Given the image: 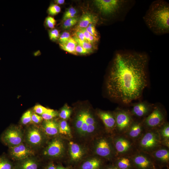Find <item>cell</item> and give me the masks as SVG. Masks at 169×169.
Segmentation results:
<instances>
[{
  "label": "cell",
  "mask_w": 169,
  "mask_h": 169,
  "mask_svg": "<svg viewBox=\"0 0 169 169\" xmlns=\"http://www.w3.org/2000/svg\"><path fill=\"white\" fill-rule=\"evenodd\" d=\"M32 114L31 110H28L23 114L21 118V122L22 124L26 125L32 122Z\"/></svg>",
  "instance_id": "obj_35"
},
{
  "label": "cell",
  "mask_w": 169,
  "mask_h": 169,
  "mask_svg": "<svg viewBox=\"0 0 169 169\" xmlns=\"http://www.w3.org/2000/svg\"><path fill=\"white\" fill-rule=\"evenodd\" d=\"M57 136L48 144L43 151L46 158L50 159H60L67 156L68 140H64Z\"/></svg>",
  "instance_id": "obj_7"
},
{
  "label": "cell",
  "mask_w": 169,
  "mask_h": 169,
  "mask_svg": "<svg viewBox=\"0 0 169 169\" xmlns=\"http://www.w3.org/2000/svg\"><path fill=\"white\" fill-rule=\"evenodd\" d=\"M60 11V7L58 5L55 4H51L47 10L48 13L51 16L56 15L59 13Z\"/></svg>",
  "instance_id": "obj_36"
},
{
  "label": "cell",
  "mask_w": 169,
  "mask_h": 169,
  "mask_svg": "<svg viewBox=\"0 0 169 169\" xmlns=\"http://www.w3.org/2000/svg\"><path fill=\"white\" fill-rule=\"evenodd\" d=\"M14 165V169H38L39 162L32 156L17 161Z\"/></svg>",
  "instance_id": "obj_21"
},
{
  "label": "cell",
  "mask_w": 169,
  "mask_h": 169,
  "mask_svg": "<svg viewBox=\"0 0 169 169\" xmlns=\"http://www.w3.org/2000/svg\"><path fill=\"white\" fill-rule=\"evenodd\" d=\"M133 1L95 0V5L101 14L105 17L115 16L122 20L133 5Z\"/></svg>",
  "instance_id": "obj_5"
},
{
  "label": "cell",
  "mask_w": 169,
  "mask_h": 169,
  "mask_svg": "<svg viewBox=\"0 0 169 169\" xmlns=\"http://www.w3.org/2000/svg\"><path fill=\"white\" fill-rule=\"evenodd\" d=\"M143 120L134 119L130 127L124 134L135 142L146 131L143 125Z\"/></svg>",
  "instance_id": "obj_20"
},
{
  "label": "cell",
  "mask_w": 169,
  "mask_h": 169,
  "mask_svg": "<svg viewBox=\"0 0 169 169\" xmlns=\"http://www.w3.org/2000/svg\"><path fill=\"white\" fill-rule=\"evenodd\" d=\"M59 44L60 47L64 50L74 55H77L75 51V48L78 44L73 37H71L65 44Z\"/></svg>",
  "instance_id": "obj_27"
},
{
  "label": "cell",
  "mask_w": 169,
  "mask_h": 169,
  "mask_svg": "<svg viewBox=\"0 0 169 169\" xmlns=\"http://www.w3.org/2000/svg\"><path fill=\"white\" fill-rule=\"evenodd\" d=\"M71 37L70 33L69 32H64L60 35L58 39L59 44H64L66 43Z\"/></svg>",
  "instance_id": "obj_39"
},
{
  "label": "cell",
  "mask_w": 169,
  "mask_h": 169,
  "mask_svg": "<svg viewBox=\"0 0 169 169\" xmlns=\"http://www.w3.org/2000/svg\"><path fill=\"white\" fill-rule=\"evenodd\" d=\"M155 104L144 101L131 104L127 109L134 119H143L152 111Z\"/></svg>",
  "instance_id": "obj_14"
},
{
  "label": "cell",
  "mask_w": 169,
  "mask_h": 169,
  "mask_svg": "<svg viewBox=\"0 0 169 169\" xmlns=\"http://www.w3.org/2000/svg\"><path fill=\"white\" fill-rule=\"evenodd\" d=\"M0 169H14V165L5 156H0Z\"/></svg>",
  "instance_id": "obj_29"
},
{
  "label": "cell",
  "mask_w": 169,
  "mask_h": 169,
  "mask_svg": "<svg viewBox=\"0 0 169 169\" xmlns=\"http://www.w3.org/2000/svg\"><path fill=\"white\" fill-rule=\"evenodd\" d=\"M167 113L165 109L159 104H155L150 114L143 119V123L146 131L157 129L167 122Z\"/></svg>",
  "instance_id": "obj_9"
},
{
  "label": "cell",
  "mask_w": 169,
  "mask_h": 169,
  "mask_svg": "<svg viewBox=\"0 0 169 169\" xmlns=\"http://www.w3.org/2000/svg\"><path fill=\"white\" fill-rule=\"evenodd\" d=\"M75 51L77 54H87L92 53V51L85 49L78 44L75 48Z\"/></svg>",
  "instance_id": "obj_42"
},
{
  "label": "cell",
  "mask_w": 169,
  "mask_h": 169,
  "mask_svg": "<svg viewBox=\"0 0 169 169\" xmlns=\"http://www.w3.org/2000/svg\"><path fill=\"white\" fill-rule=\"evenodd\" d=\"M73 35V36L76 37L81 40L87 42L84 34L78 30L75 29Z\"/></svg>",
  "instance_id": "obj_44"
},
{
  "label": "cell",
  "mask_w": 169,
  "mask_h": 169,
  "mask_svg": "<svg viewBox=\"0 0 169 169\" xmlns=\"http://www.w3.org/2000/svg\"><path fill=\"white\" fill-rule=\"evenodd\" d=\"M77 13V10L72 7H70L67 9L64 13L62 20L63 21L65 20L76 17Z\"/></svg>",
  "instance_id": "obj_34"
},
{
  "label": "cell",
  "mask_w": 169,
  "mask_h": 169,
  "mask_svg": "<svg viewBox=\"0 0 169 169\" xmlns=\"http://www.w3.org/2000/svg\"><path fill=\"white\" fill-rule=\"evenodd\" d=\"M58 123L59 133L68 140H72V136L69 125L65 120H61Z\"/></svg>",
  "instance_id": "obj_26"
},
{
  "label": "cell",
  "mask_w": 169,
  "mask_h": 169,
  "mask_svg": "<svg viewBox=\"0 0 169 169\" xmlns=\"http://www.w3.org/2000/svg\"><path fill=\"white\" fill-rule=\"evenodd\" d=\"M167 169H169V168H167Z\"/></svg>",
  "instance_id": "obj_50"
},
{
  "label": "cell",
  "mask_w": 169,
  "mask_h": 169,
  "mask_svg": "<svg viewBox=\"0 0 169 169\" xmlns=\"http://www.w3.org/2000/svg\"><path fill=\"white\" fill-rule=\"evenodd\" d=\"M104 169H119L112 163L110 162V163L106 165Z\"/></svg>",
  "instance_id": "obj_45"
},
{
  "label": "cell",
  "mask_w": 169,
  "mask_h": 169,
  "mask_svg": "<svg viewBox=\"0 0 169 169\" xmlns=\"http://www.w3.org/2000/svg\"><path fill=\"white\" fill-rule=\"evenodd\" d=\"M70 126L72 140L87 146L96 137L106 132L100 118L88 110L79 111Z\"/></svg>",
  "instance_id": "obj_2"
},
{
  "label": "cell",
  "mask_w": 169,
  "mask_h": 169,
  "mask_svg": "<svg viewBox=\"0 0 169 169\" xmlns=\"http://www.w3.org/2000/svg\"><path fill=\"white\" fill-rule=\"evenodd\" d=\"M96 114L102 122L106 131L111 135L114 133L115 125V119L114 113L109 111L98 110Z\"/></svg>",
  "instance_id": "obj_19"
},
{
  "label": "cell",
  "mask_w": 169,
  "mask_h": 169,
  "mask_svg": "<svg viewBox=\"0 0 169 169\" xmlns=\"http://www.w3.org/2000/svg\"><path fill=\"white\" fill-rule=\"evenodd\" d=\"M9 152L11 158L17 161L32 156L34 153L30 148L23 143L9 147Z\"/></svg>",
  "instance_id": "obj_18"
},
{
  "label": "cell",
  "mask_w": 169,
  "mask_h": 169,
  "mask_svg": "<svg viewBox=\"0 0 169 169\" xmlns=\"http://www.w3.org/2000/svg\"><path fill=\"white\" fill-rule=\"evenodd\" d=\"M41 116H39L35 113H32L31 117L32 122L36 124H38L43 120Z\"/></svg>",
  "instance_id": "obj_43"
},
{
  "label": "cell",
  "mask_w": 169,
  "mask_h": 169,
  "mask_svg": "<svg viewBox=\"0 0 169 169\" xmlns=\"http://www.w3.org/2000/svg\"><path fill=\"white\" fill-rule=\"evenodd\" d=\"M79 18L75 17L70 18L63 21L62 27L64 29H68L72 28L78 22Z\"/></svg>",
  "instance_id": "obj_30"
},
{
  "label": "cell",
  "mask_w": 169,
  "mask_h": 169,
  "mask_svg": "<svg viewBox=\"0 0 169 169\" xmlns=\"http://www.w3.org/2000/svg\"><path fill=\"white\" fill-rule=\"evenodd\" d=\"M134 169H156V166L151 155L137 151L131 156Z\"/></svg>",
  "instance_id": "obj_13"
},
{
  "label": "cell",
  "mask_w": 169,
  "mask_h": 169,
  "mask_svg": "<svg viewBox=\"0 0 169 169\" xmlns=\"http://www.w3.org/2000/svg\"><path fill=\"white\" fill-rule=\"evenodd\" d=\"M90 154L88 146L72 140H68L66 157L69 166L75 167Z\"/></svg>",
  "instance_id": "obj_8"
},
{
  "label": "cell",
  "mask_w": 169,
  "mask_h": 169,
  "mask_svg": "<svg viewBox=\"0 0 169 169\" xmlns=\"http://www.w3.org/2000/svg\"><path fill=\"white\" fill-rule=\"evenodd\" d=\"M149 60L145 53L117 52L106 81V89L110 97L127 106L140 99L148 84Z\"/></svg>",
  "instance_id": "obj_1"
},
{
  "label": "cell",
  "mask_w": 169,
  "mask_h": 169,
  "mask_svg": "<svg viewBox=\"0 0 169 169\" xmlns=\"http://www.w3.org/2000/svg\"><path fill=\"white\" fill-rule=\"evenodd\" d=\"M42 130L49 136H56L59 134L58 123L53 120H44L42 124Z\"/></svg>",
  "instance_id": "obj_22"
},
{
  "label": "cell",
  "mask_w": 169,
  "mask_h": 169,
  "mask_svg": "<svg viewBox=\"0 0 169 169\" xmlns=\"http://www.w3.org/2000/svg\"><path fill=\"white\" fill-rule=\"evenodd\" d=\"M49 35L50 39L54 41L58 40L60 36L59 30L54 28L49 31Z\"/></svg>",
  "instance_id": "obj_40"
},
{
  "label": "cell",
  "mask_w": 169,
  "mask_h": 169,
  "mask_svg": "<svg viewBox=\"0 0 169 169\" xmlns=\"http://www.w3.org/2000/svg\"><path fill=\"white\" fill-rule=\"evenodd\" d=\"M107 161L97 156L90 154L76 166L74 169H104Z\"/></svg>",
  "instance_id": "obj_15"
},
{
  "label": "cell",
  "mask_w": 169,
  "mask_h": 169,
  "mask_svg": "<svg viewBox=\"0 0 169 169\" xmlns=\"http://www.w3.org/2000/svg\"><path fill=\"white\" fill-rule=\"evenodd\" d=\"M45 135L42 130L36 126H32L29 128L27 131L26 141L31 146H39L44 142Z\"/></svg>",
  "instance_id": "obj_16"
},
{
  "label": "cell",
  "mask_w": 169,
  "mask_h": 169,
  "mask_svg": "<svg viewBox=\"0 0 169 169\" xmlns=\"http://www.w3.org/2000/svg\"><path fill=\"white\" fill-rule=\"evenodd\" d=\"M147 27L154 34L162 35L169 32V4L163 0L152 2L143 17Z\"/></svg>",
  "instance_id": "obj_3"
},
{
  "label": "cell",
  "mask_w": 169,
  "mask_h": 169,
  "mask_svg": "<svg viewBox=\"0 0 169 169\" xmlns=\"http://www.w3.org/2000/svg\"><path fill=\"white\" fill-rule=\"evenodd\" d=\"M112 163L119 169H134L131 156H117Z\"/></svg>",
  "instance_id": "obj_24"
},
{
  "label": "cell",
  "mask_w": 169,
  "mask_h": 169,
  "mask_svg": "<svg viewBox=\"0 0 169 169\" xmlns=\"http://www.w3.org/2000/svg\"><path fill=\"white\" fill-rule=\"evenodd\" d=\"M44 24L47 27L53 29L56 24V20L53 17L48 16L45 19Z\"/></svg>",
  "instance_id": "obj_37"
},
{
  "label": "cell",
  "mask_w": 169,
  "mask_h": 169,
  "mask_svg": "<svg viewBox=\"0 0 169 169\" xmlns=\"http://www.w3.org/2000/svg\"><path fill=\"white\" fill-rule=\"evenodd\" d=\"M55 4L57 5L63 4L65 2L64 0H55L54 1Z\"/></svg>",
  "instance_id": "obj_48"
},
{
  "label": "cell",
  "mask_w": 169,
  "mask_h": 169,
  "mask_svg": "<svg viewBox=\"0 0 169 169\" xmlns=\"http://www.w3.org/2000/svg\"><path fill=\"white\" fill-rule=\"evenodd\" d=\"M91 154L112 163L117 156L112 135L105 132L94 138L88 144Z\"/></svg>",
  "instance_id": "obj_4"
},
{
  "label": "cell",
  "mask_w": 169,
  "mask_h": 169,
  "mask_svg": "<svg viewBox=\"0 0 169 169\" xmlns=\"http://www.w3.org/2000/svg\"><path fill=\"white\" fill-rule=\"evenodd\" d=\"M71 112L70 108L67 105H65L61 109L58 115L62 120H66L70 117Z\"/></svg>",
  "instance_id": "obj_32"
},
{
  "label": "cell",
  "mask_w": 169,
  "mask_h": 169,
  "mask_svg": "<svg viewBox=\"0 0 169 169\" xmlns=\"http://www.w3.org/2000/svg\"><path fill=\"white\" fill-rule=\"evenodd\" d=\"M136 144L137 151L149 154L162 146L157 129L146 131Z\"/></svg>",
  "instance_id": "obj_6"
},
{
  "label": "cell",
  "mask_w": 169,
  "mask_h": 169,
  "mask_svg": "<svg viewBox=\"0 0 169 169\" xmlns=\"http://www.w3.org/2000/svg\"><path fill=\"white\" fill-rule=\"evenodd\" d=\"M45 168L46 169H55L56 165L53 161H51L49 163Z\"/></svg>",
  "instance_id": "obj_47"
},
{
  "label": "cell",
  "mask_w": 169,
  "mask_h": 169,
  "mask_svg": "<svg viewBox=\"0 0 169 169\" xmlns=\"http://www.w3.org/2000/svg\"><path fill=\"white\" fill-rule=\"evenodd\" d=\"M74 169V168H73V169Z\"/></svg>",
  "instance_id": "obj_51"
},
{
  "label": "cell",
  "mask_w": 169,
  "mask_h": 169,
  "mask_svg": "<svg viewBox=\"0 0 169 169\" xmlns=\"http://www.w3.org/2000/svg\"><path fill=\"white\" fill-rule=\"evenodd\" d=\"M42 169H46V168H45V167H44L43 168H42Z\"/></svg>",
  "instance_id": "obj_49"
},
{
  "label": "cell",
  "mask_w": 169,
  "mask_h": 169,
  "mask_svg": "<svg viewBox=\"0 0 169 169\" xmlns=\"http://www.w3.org/2000/svg\"><path fill=\"white\" fill-rule=\"evenodd\" d=\"M162 146L169 148V123L167 121L157 129Z\"/></svg>",
  "instance_id": "obj_25"
},
{
  "label": "cell",
  "mask_w": 169,
  "mask_h": 169,
  "mask_svg": "<svg viewBox=\"0 0 169 169\" xmlns=\"http://www.w3.org/2000/svg\"><path fill=\"white\" fill-rule=\"evenodd\" d=\"M112 136L117 156H131L137 151L136 142L124 134H114Z\"/></svg>",
  "instance_id": "obj_10"
},
{
  "label": "cell",
  "mask_w": 169,
  "mask_h": 169,
  "mask_svg": "<svg viewBox=\"0 0 169 169\" xmlns=\"http://www.w3.org/2000/svg\"><path fill=\"white\" fill-rule=\"evenodd\" d=\"M47 109V108L40 105H36L33 108V110L35 112L41 115L44 113Z\"/></svg>",
  "instance_id": "obj_41"
},
{
  "label": "cell",
  "mask_w": 169,
  "mask_h": 169,
  "mask_svg": "<svg viewBox=\"0 0 169 169\" xmlns=\"http://www.w3.org/2000/svg\"><path fill=\"white\" fill-rule=\"evenodd\" d=\"M155 164L160 168H168L169 164V148L161 146L150 154Z\"/></svg>",
  "instance_id": "obj_17"
},
{
  "label": "cell",
  "mask_w": 169,
  "mask_h": 169,
  "mask_svg": "<svg viewBox=\"0 0 169 169\" xmlns=\"http://www.w3.org/2000/svg\"><path fill=\"white\" fill-rule=\"evenodd\" d=\"M75 29L82 32L84 35L87 42L94 45L99 41V38H96L90 35L86 30L85 28H80L76 27Z\"/></svg>",
  "instance_id": "obj_28"
},
{
  "label": "cell",
  "mask_w": 169,
  "mask_h": 169,
  "mask_svg": "<svg viewBox=\"0 0 169 169\" xmlns=\"http://www.w3.org/2000/svg\"><path fill=\"white\" fill-rule=\"evenodd\" d=\"M73 38L78 45L85 49L93 51L97 48L96 46L88 42L81 40L74 36H73Z\"/></svg>",
  "instance_id": "obj_31"
},
{
  "label": "cell",
  "mask_w": 169,
  "mask_h": 169,
  "mask_svg": "<svg viewBox=\"0 0 169 169\" xmlns=\"http://www.w3.org/2000/svg\"><path fill=\"white\" fill-rule=\"evenodd\" d=\"M95 25L93 23L90 24L85 29L90 35L96 38H99V34L96 30Z\"/></svg>",
  "instance_id": "obj_38"
},
{
  "label": "cell",
  "mask_w": 169,
  "mask_h": 169,
  "mask_svg": "<svg viewBox=\"0 0 169 169\" xmlns=\"http://www.w3.org/2000/svg\"><path fill=\"white\" fill-rule=\"evenodd\" d=\"M1 138L3 144L10 147L22 143L23 135L18 127L12 126L3 132Z\"/></svg>",
  "instance_id": "obj_12"
},
{
  "label": "cell",
  "mask_w": 169,
  "mask_h": 169,
  "mask_svg": "<svg viewBox=\"0 0 169 169\" xmlns=\"http://www.w3.org/2000/svg\"><path fill=\"white\" fill-rule=\"evenodd\" d=\"M73 168L70 166H68L66 167L64 166L61 164H58L57 165H56L55 169H72Z\"/></svg>",
  "instance_id": "obj_46"
},
{
  "label": "cell",
  "mask_w": 169,
  "mask_h": 169,
  "mask_svg": "<svg viewBox=\"0 0 169 169\" xmlns=\"http://www.w3.org/2000/svg\"><path fill=\"white\" fill-rule=\"evenodd\" d=\"M113 112L116 122L114 134H124L130 127L134 119L127 109L118 107Z\"/></svg>",
  "instance_id": "obj_11"
},
{
  "label": "cell",
  "mask_w": 169,
  "mask_h": 169,
  "mask_svg": "<svg viewBox=\"0 0 169 169\" xmlns=\"http://www.w3.org/2000/svg\"><path fill=\"white\" fill-rule=\"evenodd\" d=\"M58 112L56 110L48 109L47 110L41 115L44 120H52L58 116Z\"/></svg>",
  "instance_id": "obj_33"
},
{
  "label": "cell",
  "mask_w": 169,
  "mask_h": 169,
  "mask_svg": "<svg viewBox=\"0 0 169 169\" xmlns=\"http://www.w3.org/2000/svg\"><path fill=\"white\" fill-rule=\"evenodd\" d=\"M99 21L97 16L89 12L83 13L79 19L77 27L86 28L90 24H96Z\"/></svg>",
  "instance_id": "obj_23"
}]
</instances>
